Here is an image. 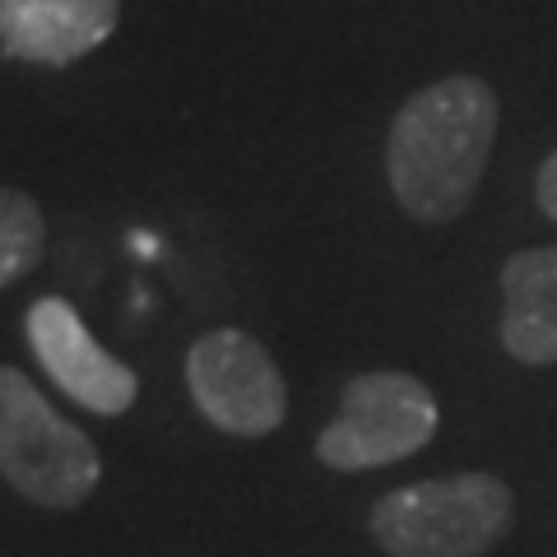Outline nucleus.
<instances>
[{
  "mask_svg": "<svg viewBox=\"0 0 557 557\" xmlns=\"http://www.w3.org/2000/svg\"><path fill=\"white\" fill-rule=\"evenodd\" d=\"M497 94L479 75H446L418 89L391 121L386 177L413 223H456L479 196L497 145Z\"/></svg>",
  "mask_w": 557,
  "mask_h": 557,
  "instance_id": "1",
  "label": "nucleus"
},
{
  "mask_svg": "<svg viewBox=\"0 0 557 557\" xmlns=\"http://www.w3.org/2000/svg\"><path fill=\"white\" fill-rule=\"evenodd\" d=\"M511 520V483L487 469H469L391 487L372 502L368 530L386 557H483L507 539Z\"/></svg>",
  "mask_w": 557,
  "mask_h": 557,
  "instance_id": "2",
  "label": "nucleus"
},
{
  "mask_svg": "<svg viewBox=\"0 0 557 557\" xmlns=\"http://www.w3.org/2000/svg\"><path fill=\"white\" fill-rule=\"evenodd\" d=\"M0 479L47 511L84 507L102 483L94 437L61 418L47 395L14 368H0Z\"/></svg>",
  "mask_w": 557,
  "mask_h": 557,
  "instance_id": "3",
  "label": "nucleus"
},
{
  "mask_svg": "<svg viewBox=\"0 0 557 557\" xmlns=\"http://www.w3.org/2000/svg\"><path fill=\"white\" fill-rule=\"evenodd\" d=\"M442 409L423 381L409 372H362L344 386L335 418L317 437V460L339 474L386 469L418 456L437 437Z\"/></svg>",
  "mask_w": 557,
  "mask_h": 557,
  "instance_id": "4",
  "label": "nucleus"
},
{
  "mask_svg": "<svg viewBox=\"0 0 557 557\" xmlns=\"http://www.w3.org/2000/svg\"><path fill=\"white\" fill-rule=\"evenodd\" d=\"M186 391L196 409L228 437H270L288 413L284 372L270 348L237 325L209 330L186 354Z\"/></svg>",
  "mask_w": 557,
  "mask_h": 557,
  "instance_id": "5",
  "label": "nucleus"
},
{
  "mask_svg": "<svg viewBox=\"0 0 557 557\" xmlns=\"http://www.w3.org/2000/svg\"><path fill=\"white\" fill-rule=\"evenodd\" d=\"M24 335H28V348H33V358H38V368L57 381L79 409L116 418L135 405V395H139L135 372L89 335L84 317L65 298L33 302L28 317H24Z\"/></svg>",
  "mask_w": 557,
  "mask_h": 557,
  "instance_id": "6",
  "label": "nucleus"
},
{
  "mask_svg": "<svg viewBox=\"0 0 557 557\" xmlns=\"http://www.w3.org/2000/svg\"><path fill=\"white\" fill-rule=\"evenodd\" d=\"M121 0H0V51L28 65H70L112 38Z\"/></svg>",
  "mask_w": 557,
  "mask_h": 557,
  "instance_id": "7",
  "label": "nucleus"
},
{
  "mask_svg": "<svg viewBox=\"0 0 557 557\" xmlns=\"http://www.w3.org/2000/svg\"><path fill=\"white\" fill-rule=\"evenodd\" d=\"M497 335L520 368L557 362V247H525L507 256Z\"/></svg>",
  "mask_w": 557,
  "mask_h": 557,
  "instance_id": "8",
  "label": "nucleus"
},
{
  "mask_svg": "<svg viewBox=\"0 0 557 557\" xmlns=\"http://www.w3.org/2000/svg\"><path fill=\"white\" fill-rule=\"evenodd\" d=\"M47 247V223L33 196L14 186H0V288L20 284L24 274L38 270Z\"/></svg>",
  "mask_w": 557,
  "mask_h": 557,
  "instance_id": "9",
  "label": "nucleus"
},
{
  "mask_svg": "<svg viewBox=\"0 0 557 557\" xmlns=\"http://www.w3.org/2000/svg\"><path fill=\"white\" fill-rule=\"evenodd\" d=\"M534 200H539V209L557 223V153H548L544 159V168H539V177H534Z\"/></svg>",
  "mask_w": 557,
  "mask_h": 557,
  "instance_id": "10",
  "label": "nucleus"
}]
</instances>
